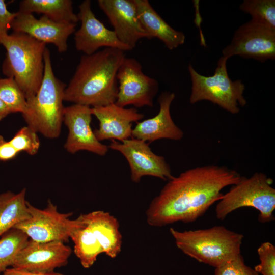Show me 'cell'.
<instances>
[{
    "label": "cell",
    "instance_id": "6da1fadb",
    "mask_svg": "<svg viewBox=\"0 0 275 275\" xmlns=\"http://www.w3.org/2000/svg\"><path fill=\"white\" fill-rule=\"evenodd\" d=\"M241 177L235 170L217 165L186 170L168 180L152 200L146 211L147 222L156 227L193 222L220 200L223 189L237 184Z\"/></svg>",
    "mask_w": 275,
    "mask_h": 275
},
{
    "label": "cell",
    "instance_id": "7a4b0ae2",
    "mask_svg": "<svg viewBox=\"0 0 275 275\" xmlns=\"http://www.w3.org/2000/svg\"><path fill=\"white\" fill-rule=\"evenodd\" d=\"M125 52L104 48L81 56L64 91V101L91 107L115 103L118 92L117 74Z\"/></svg>",
    "mask_w": 275,
    "mask_h": 275
},
{
    "label": "cell",
    "instance_id": "3957f363",
    "mask_svg": "<svg viewBox=\"0 0 275 275\" xmlns=\"http://www.w3.org/2000/svg\"><path fill=\"white\" fill-rule=\"evenodd\" d=\"M0 44L7 51L3 73L15 80L26 100L32 98L43 77L46 44L26 34L13 32L0 37Z\"/></svg>",
    "mask_w": 275,
    "mask_h": 275
},
{
    "label": "cell",
    "instance_id": "277c9868",
    "mask_svg": "<svg viewBox=\"0 0 275 275\" xmlns=\"http://www.w3.org/2000/svg\"><path fill=\"white\" fill-rule=\"evenodd\" d=\"M81 223L72 233L73 251L83 267H90L102 253L114 258L120 253L122 236L118 219L97 210L80 215Z\"/></svg>",
    "mask_w": 275,
    "mask_h": 275
},
{
    "label": "cell",
    "instance_id": "5b68a950",
    "mask_svg": "<svg viewBox=\"0 0 275 275\" xmlns=\"http://www.w3.org/2000/svg\"><path fill=\"white\" fill-rule=\"evenodd\" d=\"M44 71L40 88L35 96L27 99L22 114L28 126L45 138L55 139L60 134L63 122L64 91L66 85L54 74L50 52L44 53Z\"/></svg>",
    "mask_w": 275,
    "mask_h": 275
},
{
    "label": "cell",
    "instance_id": "8992f818",
    "mask_svg": "<svg viewBox=\"0 0 275 275\" xmlns=\"http://www.w3.org/2000/svg\"><path fill=\"white\" fill-rule=\"evenodd\" d=\"M170 232L183 253L215 268L241 254L244 237L222 226L184 231L170 228Z\"/></svg>",
    "mask_w": 275,
    "mask_h": 275
},
{
    "label": "cell",
    "instance_id": "52a82bcc",
    "mask_svg": "<svg viewBox=\"0 0 275 275\" xmlns=\"http://www.w3.org/2000/svg\"><path fill=\"white\" fill-rule=\"evenodd\" d=\"M272 183V179L261 172H256L249 178L242 176L218 201L215 208L216 217L223 220L234 210L248 207L259 212L260 222L274 220L275 189Z\"/></svg>",
    "mask_w": 275,
    "mask_h": 275
},
{
    "label": "cell",
    "instance_id": "ba28073f",
    "mask_svg": "<svg viewBox=\"0 0 275 275\" xmlns=\"http://www.w3.org/2000/svg\"><path fill=\"white\" fill-rule=\"evenodd\" d=\"M222 56L217 62L214 74L206 76L199 74L189 64L188 67L191 81L189 102L193 104L207 100L232 114H237L240 107L246 104L243 93L245 85L240 79L232 80L229 77L227 62Z\"/></svg>",
    "mask_w": 275,
    "mask_h": 275
},
{
    "label": "cell",
    "instance_id": "9c48e42d",
    "mask_svg": "<svg viewBox=\"0 0 275 275\" xmlns=\"http://www.w3.org/2000/svg\"><path fill=\"white\" fill-rule=\"evenodd\" d=\"M30 217L14 228L23 232L30 239L41 242H67L74 230L81 223L79 216L75 219L70 217L72 213H62L57 206L48 200L43 209L37 208L28 202Z\"/></svg>",
    "mask_w": 275,
    "mask_h": 275
},
{
    "label": "cell",
    "instance_id": "30bf717a",
    "mask_svg": "<svg viewBox=\"0 0 275 275\" xmlns=\"http://www.w3.org/2000/svg\"><path fill=\"white\" fill-rule=\"evenodd\" d=\"M117 79L119 86L116 104L124 107L153 106L159 90L158 82L144 74L137 60L125 56L119 67Z\"/></svg>",
    "mask_w": 275,
    "mask_h": 275
},
{
    "label": "cell",
    "instance_id": "8fae6325",
    "mask_svg": "<svg viewBox=\"0 0 275 275\" xmlns=\"http://www.w3.org/2000/svg\"><path fill=\"white\" fill-rule=\"evenodd\" d=\"M228 59L234 56L261 62L275 59V30L251 20L234 32L231 42L222 50Z\"/></svg>",
    "mask_w": 275,
    "mask_h": 275
},
{
    "label": "cell",
    "instance_id": "7c38bea8",
    "mask_svg": "<svg viewBox=\"0 0 275 275\" xmlns=\"http://www.w3.org/2000/svg\"><path fill=\"white\" fill-rule=\"evenodd\" d=\"M149 144L132 138L121 142L112 140L108 147L125 157L129 165L133 182L139 183L145 176L170 180L174 176L170 165L163 156L152 152Z\"/></svg>",
    "mask_w": 275,
    "mask_h": 275
},
{
    "label": "cell",
    "instance_id": "4fadbf2b",
    "mask_svg": "<svg viewBox=\"0 0 275 275\" xmlns=\"http://www.w3.org/2000/svg\"><path fill=\"white\" fill-rule=\"evenodd\" d=\"M91 6L90 1L85 0L78 7L77 16L81 25L74 33L76 49L87 55L93 54L102 47L124 52L131 50L119 40L113 30L107 29L96 18Z\"/></svg>",
    "mask_w": 275,
    "mask_h": 275
},
{
    "label": "cell",
    "instance_id": "5bb4252c",
    "mask_svg": "<svg viewBox=\"0 0 275 275\" xmlns=\"http://www.w3.org/2000/svg\"><path fill=\"white\" fill-rule=\"evenodd\" d=\"M92 107L74 104L64 108L63 122L69 131L64 148L74 154L81 150L105 155L108 147L96 138L91 127Z\"/></svg>",
    "mask_w": 275,
    "mask_h": 275
},
{
    "label": "cell",
    "instance_id": "9a60e30c",
    "mask_svg": "<svg viewBox=\"0 0 275 275\" xmlns=\"http://www.w3.org/2000/svg\"><path fill=\"white\" fill-rule=\"evenodd\" d=\"M71 248L62 241L37 242L29 239L12 267L32 271L52 272L67 264Z\"/></svg>",
    "mask_w": 275,
    "mask_h": 275
},
{
    "label": "cell",
    "instance_id": "2e32d148",
    "mask_svg": "<svg viewBox=\"0 0 275 275\" xmlns=\"http://www.w3.org/2000/svg\"><path fill=\"white\" fill-rule=\"evenodd\" d=\"M119 40L131 50L143 38L151 39L139 20L134 0H98Z\"/></svg>",
    "mask_w": 275,
    "mask_h": 275
},
{
    "label": "cell",
    "instance_id": "e0dca14e",
    "mask_svg": "<svg viewBox=\"0 0 275 275\" xmlns=\"http://www.w3.org/2000/svg\"><path fill=\"white\" fill-rule=\"evenodd\" d=\"M76 24L53 21L43 15L37 19L32 13L18 11L11 26L14 32L26 34L35 39L54 45L59 52H65L67 40L75 32Z\"/></svg>",
    "mask_w": 275,
    "mask_h": 275
},
{
    "label": "cell",
    "instance_id": "ac0fdd59",
    "mask_svg": "<svg viewBox=\"0 0 275 275\" xmlns=\"http://www.w3.org/2000/svg\"><path fill=\"white\" fill-rule=\"evenodd\" d=\"M92 113L99 122V128L94 133L100 142L108 139L122 142L130 139L132 123L144 117L136 108H126L115 103L92 107Z\"/></svg>",
    "mask_w": 275,
    "mask_h": 275
},
{
    "label": "cell",
    "instance_id": "d6986e66",
    "mask_svg": "<svg viewBox=\"0 0 275 275\" xmlns=\"http://www.w3.org/2000/svg\"><path fill=\"white\" fill-rule=\"evenodd\" d=\"M175 94L171 92H162L158 98L159 111L152 118L137 122L132 129V138L148 142L166 139L179 141L184 136L183 131L174 123L170 108Z\"/></svg>",
    "mask_w": 275,
    "mask_h": 275
},
{
    "label": "cell",
    "instance_id": "ffe728a7",
    "mask_svg": "<svg viewBox=\"0 0 275 275\" xmlns=\"http://www.w3.org/2000/svg\"><path fill=\"white\" fill-rule=\"evenodd\" d=\"M138 17L151 38H157L170 50L183 44L185 36L170 26L153 9L147 0H134Z\"/></svg>",
    "mask_w": 275,
    "mask_h": 275
},
{
    "label": "cell",
    "instance_id": "44dd1931",
    "mask_svg": "<svg viewBox=\"0 0 275 275\" xmlns=\"http://www.w3.org/2000/svg\"><path fill=\"white\" fill-rule=\"evenodd\" d=\"M18 11L42 13L57 22L77 24L79 21L71 0H23L19 4Z\"/></svg>",
    "mask_w": 275,
    "mask_h": 275
},
{
    "label": "cell",
    "instance_id": "7402d4cb",
    "mask_svg": "<svg viewBox=\"0 0 275 275\" xmlns=\"http://www.w3.org/2000/svg\"><path fill=\"white\" fill-rule=\"evenodd\" d=\"M24 188L17 194L9 191L0 194V237L29 218Z\"/></svg>",
    "mask_w": 275,
    "mask_h": 275
},
{
    "label": "cell",
    "instance_id": "603a6c76",
    "mask_svg": "<svg viewBox=\"0 0 275 275\" xmlns=\"http://www.w3.org/2000/svg\"><path fill=\"white\" fill-rule=\"evenodd\" d=\"M29 237L22 231L13 228L0 237V273L12 266Z\"/></svg>",
    "mask_w": 275,
    "mask_h": 275
},
{
    "label": "cell",
    "instance_id": "cb8c5ba5",
    "mask_svg": "<svg viewBox=\"0 0 275 275\" xmlns=\"http://www.w3.org/2000/svg\"><path fill=\"white\" fill-rule=\"evenodd\" d=\"M239 8L249 14L253 21L275 30L274 0H244Z\"/></svg>",
    "mask_w": 275,
    "mask_h": 275
},
{
    "label": "cell",
    "instance_id": "d4e9b609",
    "mask_svg": "<svg viewBox=\"0 0 275 275\" xmlns=\"http://www.w3.org/2000/svg\"><path fill=\"white\" fill-rule=\"evenodd\" d=\"M0 98L10 113H23L27 105L25 96L14 79H0Z\"/></svg>",
    "mask_w": 275,
    "mask_h": 275
},
{
    "label": "cell",
    "instance_id": "484cf974",
    "mask_svg": "<svg viewBox=\"0 0 275 275\" xmlns=\"http://www.w3.org/2000/svg\"><path fill=\"white\" fill-rule=\"evenodd\" d=\"M9 141L18 152L24 151L31 155L36 154L40 146L37 132L28 126L19 130Z\"/></svg>",
    "mask_w": 275,
    "mask_h": 275
},
{
    "label": "cell",
    "instance_id": "4316f807",
    "mask_svg": "<svg viewBox=\"0 0 275 275\" xmlns=\"http://www.w3.org/2000/svg\"><path fill=\"white\" fill-rule=\"evenodd\" d=\"M260 263L254 270L262 275H275V246L270 242L262 243L258 248Z\"/></svg>",
    "mask_w": 275,
    "mask_h": 275
},
{
    "label": "cell",
    "instance_id": "83f0119b",
    "mask_svg": "<svg viewBox=\"0 0 275 275\" xmlns=\"http://www.w3.org/2000/svg\"><path fill=\"white\" fill-rule=\"evenodd\" d=\"M214 275H259L254 269L247 266L240 254L215 267Z\"/></svg>",
    "mask_w": 275,
    "mask_h": 275
},
{
    "label": "cell",
    "instance_id": "f1b7e54d",
    "mask_svg": "<svg viewBox=\"0 0 275 275\" xmlns=\"http://www.w3.org/2000/svg\"><path fill=\"white\" fill-rule=\"evenodd\" d=\"M16 13L10 12L7 8L4 1L0 0V37L8 34Z\"/></svg>",
    "mask_w": 275,
    "mask_h": 275
},
{
    "label": "cell",
    "instance_id": "f546056e",
    "mask_svg": "<svg viewBox=\"0 0 275 275\" xmlns=\"http://www.w3.org/2000/svg\"><path fill=\"white\" fill-rule=\"evenodd\" d=\"M19 153L9 141L5 140L4 137L0 135V161H6L12 159Z\"/></svg>",
    "mask_w": 275,
    "mask_h": 275
},
{
    "label": "cell",
    "instance_id": "4dcf8cb0",
    "mask_svg": "<svg viewBox=\"0 0 275 275\" xmlns=\"http://www.w3.org/2000/svg\"><path fill=\"white\" fill-rule=\"evenodd\" d=\"M1 275H64L62 273L52 272H41L32 271L15 267H9L6 269Z\"/></svg>",
    "mask_w": 275,
    "mask_h": 275
},
{
    "label": "cell",
    "instance_id": "1f68e13d",
    "mask_svg": "<svg viewBox=\"0 0 275 275\" xmlns=\"http://www.w3.org/2000/svg\"><path fill=\"white\" fill-rule=\"evenodd\" d=\"M10 113L8 108L0 98V120L3 119Z\"/></svg>",
    "mask_w": 275,
    "mask_h": 275
}]
</instances>
